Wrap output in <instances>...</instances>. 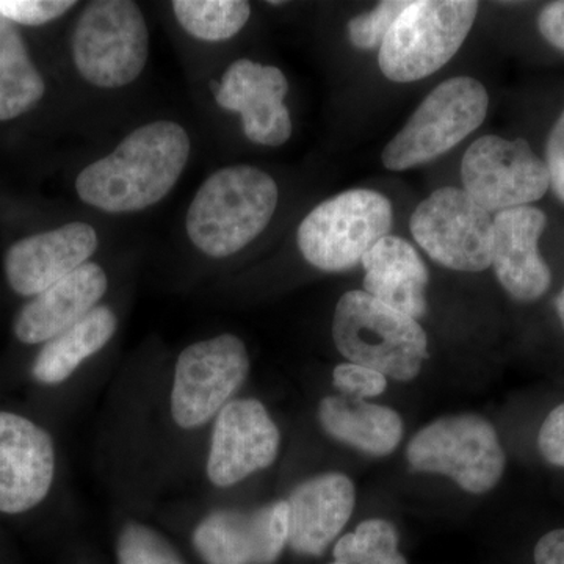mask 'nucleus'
<instances>
[{
    "label": "nucleus",
    "instance_id": "nucleus-1",
    "mask_svg": "<svg viewBox=\"0 0 564 564\" xmlns=\"http://www.w3.org/2000/svg\"><path fill=\"white\" fill-rule=\"evenodd\" d=\"M191 147V137L177 122H148L111 154L82 170L77 195L107 214L148 209L173 191L187 166Z\"/></svg>",
    "mask_w": 564,
    "mask_h": 564
},
{
    "label": "nucleus",
    "instance_id": "nucleus-2",
    "mask_svg": "<svg viewBox=\"0 0 564 564\" xmlns=\"http://www.w3.org/2000/svg\"><path fill=\"white\" fill-rule=\"evenodd\" d=\"M278 199V184L263 170L251 165L218 170L203 182L188 207V239L209 258L237 254L265 231Z\"/></svg>",
    "mask_w": 564,
    "mask_h": 564
},
{
    "label": "nucleus",
    "instance_id": "nucleus-3",
    "mask_svg": "<svg viewBox=\"0 0 564 564\" xmlns=\"http://www.w3.org/2000/svg\"><path fill=\"white\" fill-rule=\"evenodd\" d=\"M333 339L348 362L402 383L417 378L430 356L421 323L364 291L344 293L337 303Z\"/></svg>",
    "mask_w": 564,
    "mask_h": 564
},
{
    "label": "nucleus",
    "instance_id": "nucleus-4",
    "mask_svg": "<svg viewBox=\"0 0 564 564\" xmlns=\"http://www.w3.org/2000/svg\"><path fill=\"white\" fill-rule=\"evenodd\" d=\"M478 7L474 0L408 3L380 46L381 73L397 84L432 76L462 50L477 20Z\"/></svg>",
    "mask_w": 564,
    "mask_h": 564
},
{
    "label": "nucleus",
    "instance_id": "nucleus-5",
    "mask_svg": "<svg viewBox=\"0 0 564 564\" xmlns=\"http://www.w3.org/2000/svg\"><path fill=\"white\" fill-rule=\"evenodd\" d=\"M70 54L82 79L117 90L139 79L150 58V31L131 0H95L74 25Z\"/></svg>",
    "mask_w": 564,
    "mask_h": 564
},
{
    "label": "nucleus",
    "instance_id": "nucleus-6",
    "mask_svg": "<svg viewBox=\"0 0 564 564\" xmlns=\"http://www.w3.org/2000/svg\"><path fill=\"white\" fill-rule=\"evenodd\" d=\"M392 218V204L381 193L364 188L339 193L306 215L296 242L315 269L348 272L389 236Z\"/></svg>",
    "mask_w": 564,
    "mask_h": 564
},
{
    "label": "nucleus",
    "instance_id": "nucleus-7",
    "mask_svg": "<svg viewBox=\"0 0 564 564\" xmlns=\"http://www.w3.org/2000/svg\"><path fill=\"white\" fill-rule=\"evenodd\" d=\"M406 459L415 473L445 475L470 494L491 491L507 467L492 423L470 413L445 415L423 426L408 444Z\"/></svg>",
    "mask_w": 564,
    "mask_h": 564
},
{
    "label": "nucleus",
    "instance_id": "nucleus-8",
    "mask_svg": "<svg viewBox=\"0 0 564 564\" xmlns=\"http://www.w3.org/2000/svg\"><path fill=\"white\" fill-rule=\"evenodd\" d=\"M488 107V91L473 77L443 82L386 144L383 165L403 172L441 158L484 124Z\"/></svg>",
    "mask_w": 564,
    "mask_h": 564
},
{
    "label": "nucleus",
    "instance_id": "nucleus-9",
    "mask_svg": "<svg viewBox=\"0 0 564 564\" xmlns=\"http://www.w3.org/2000/svg\"><path fill=\"white\" fill-rule=\"evenodd\" d=\"M251 361L236 334H220L182 350L174 367L170 411L182 430H198L240 391Z\"/></svg>",
    "mask_w": 564,
    "mask_h": 564
},
{
    "label": "nucleus",
    "instance_id": "nucleus-10",
    "mask_svg": "<svg viewBox=\"0 0 564 564\" xmlns=\"http://www.w3.org/2000/svg\"><path fill=\"white\" fill-rule=\"evenodd\" d=\"M411 234L445 269L485 272L492 262L494 218L462 188L444 187L415 207Z\"/></svg>",
    "mask_w": 564,
    "mask_h": 564
},
{
    "label": "nucleus",
    "instance_id": "nucleus-11",
    "mask_svg": "<svg viewBox=\"0 0 564 564\" xmlns=\"http://www.w3.org/2000/svg\"><path fill=\"white\" fill-rule=\"evenodd\" d=\"M464 192L486 212L530 206L544 198L547 165L525 140L484 135L470 144L462 163Z\"/></svg>",
    "mask_w": 564,
    "mask_h": 564
},
{
    "label": "nucleus",
    "instance_id": "nucleus-12",
    "mask_svg": "<svg viewBox=\"0 0 564 564\" xmlns=\"http://www.w3.org/2000/svg\"><path fill=\"white\" fill-rule=\"evenodd\" d=\"M206 474L217 488H232L278 459L281 432L256 399H234L214 419Z\"/></svg>",
    "mask_w": 564,
    "mask_h": 564
},
{
    "label": "nucleus",
    "instance_id": "nucleus-13",
    "mask_svg": "<svg viewBox=\"0 0 564 564\" xmlns=\"http://www.w3.org/2000/svg\"><path fill=\"white\" fill-rule=\"evenodd\" d=\"M192 540L206 564H273L289 541L288 502L212 511L195 527Z\"/></svg>",
    "mask_w": 564,
    "mask_h": 564
},
{
    "label": "nucleus",
    "instance_id": "nucleus-14",
    "mask_svg": "<svg viewBox=\"0 0 564 564\" xmlns=\"http://www.w3.org/2000/svg\"><path fill=\"white\" fill-rule=\"evenodd\" d=\"M57 456L52 436L24 415L0 411V513H28L50 494Z\"/></svg>",
    "mask_w": 564,
    "mask_h": 564
},
{
    "label": "nucleus",
    "instance_id": "nucleus-15",
    "mask_svg": "<svg viewBox=\"0 0 564 564\" xmlns=\"http://www.w3.org/2000/svg\"><path fill=\"white\" fill-rule=\"evenodd\" d=\"M214 88L218 106L242 117L245 135L252 143L281 147L291 139V113L284 104L289 82L276 66L240 58Z\"/></svg>",
    "mask_w": 564,
    "mask_h": 564
},
{
    "label": "nucleus",
    "instance_id": "nucleus-16",
    "mask_svg": "<svg viewBox=\"0 0 564 564\" xmlns=\"http://www.w3.org/2000/svg\"><path fill=\"white\" fill-rule=\"evenodd\" d=\"M98 243V232L84 221L25 237L7 251V281L20 295L36 296L90 262Z\"/></svg>",
    "mask_w": 564,
    "mask_h": 564
},
{
    "label": "nucleus",
    "instance_id": "nucleus-17",
    "mask_svg": "<svg viewBox=\"0 0 564 564\" xmlns=\"http://www.w3.org/2000/svg\"><path fill=\"white\" fill-rule=\"evenodd\" d=\"M547 218L533 206L499 212L494 218V272L505 291L521 303L540 300L552 284V273L540 252Z\"/></svg>",
    "mask_w": 564,
    "mask_h": 564
},
{
    "label": "nucleus",
    "instance_id": "nucleus-18",
    "mask_svg": "<svg viewBox=\"0 0 564 564\" xmlns=\"http://www.w3.org/2000/svg\"><path fill=\"white\" fill-rule=\"evenodd\" d=\"M285 502L289 547L300 555L321 556L350 521L356 489L345 474H321L296 486Z\"/></svg>",
    "mask_w": 564,
    "mask_h": 564
},
{
    "label": "nucleus",
    "instance_id": "nucleus-19",
    "mask_svg": "<svg viewBox=\"0 0 564 564\" xmlns=\"http://www.w3.org/2000/svg\"><path fill=\"white\" fill-rule=\"evenodd\" d=\"M107 289L109 278L102 267L85 263L21 307L13 323L14 336L22 344H46L98 307Z\"/></svg>",
    "mask_w": 564,
    "mask_h": 564
},
{
    "label": "nucleus",
    "instance_id": "nucleus-20",
    "mask_svg": "<svg viewBox=\"0 0 564 564\" xmlns=\"http://www.w3.org/2000/svg\"><path fill=\"white\" fill-rule=\"evenodd\" d=\"M362 265L364 292L415 321L426 314L430 273L413 245L389 234L364 256Z\"/></svg>",
    "mask_w": 564,
    "mask_h": 564
},
{
    "label": "nucleus",
    "instance_id": "nucleus-21",
    "mask_svg": "<svg viewBox=\"0 0 564 564\" xmlns=\"http://www.w3.org/2000/svg\"><path fill=\"white\" fill-rule=\"evenodd\" d=\"M317 415L334 441L377 458L393 454L403 440L402 415L383 404L340 393L322 399Z\"/></svg>",
    "mask_w": 564,
    "mask_h": 564
},
{
    "label": "nucleus",
    "instance_id": "nucleus-22",
    "mask_svg": "<svg viewBox=\"0 0 564 564\" xmlns=\"http://www.w3.org/2000/svg\"><path fill=\"white\" fill-rule=\"evenodd\" d=\"M117 328V314L99 304L76 325L41 347L33 361L32 377L41 384H62L113 339Z\"/></svg>",
    "mask_w": 564,
    "mask_h": 564
},
{
    "label": "nucleus",
    "instance_id": "nucleus-23",
    "mask_svg": "<svg viewBox=\"0 0 564 564\" xmlns=\"http://www.w3.org/2000/svg\"><path fill=\"white\" fill-rule=\"evenodd\" d=\"M46 84L25 41L9 21L0 22V121L28 113L43 99Z\"/></svg>",
    "mask_w": 564,
    "mask_h": 564
},
{
    "label": "nucleus",
    "instance_id": "nucleus-24",
    "mask_svg": "<svg viewBox=\"0 0 564 564\" xmlns=\"http://www.w3.org/2000/svg\"><path fill=\"white\" fill-rule=\"evenodd\" d=\"M172 7L188 35L209 43L231 40L251 17V6L245 0H176Z\"/></svg>",
    "mask_w": 564,
    "mask_h": 564
},
{
    "label": "nucleus",
    "instance_id": "nucleus-25",
    "mask_svg": "<svg viewBox=\"0 0 564 564\" xmlns=\"http://www.w3.org/2000/svg\"><path fill=\"white\" fill-rule=\"evenodd\" d=\"M399 544V532L391 522L367 519L339 538L328 564H408Z\"/></svg>",
    "mask_w": 564,
    "mask_h": 564
},
{
    "label": "nucleus",
    "instance_id": "nucleus-26",
    "mask_svg": "<svg viewBox=\"0 0 564 564\" xmlns=\"http://www.w3.org/2000/svg\"><path fill=\"white\" fill-rule=\"evenodd\" d=\"M118 564H185L180 552L158 530L128 522L117 541Z\"/></svg>",
    "mask_w": 564,
    "mask_h": 564
},
{
    "label": "nucleus",
    "instance_id": "nucleus-27",
    "mask_svg": "<svg viewBox=\"0 0 564 564\" xmlns=\"http://www.w3.org/2000/svg\"><path fill=\"white\" fill-rule=\"evenodd\" d=\"M408 3L404 0H384L378 3L369 13L359 14L348 21V40L352 46L362 51H372L383 44L389 29L392 28L397 18L406 9Z\"/></svg>",
    "mask_w": 564,
    "mask_h": 564
},
{
    "label": "nucleus",
    "instance_id": "nucleus-28",
    "mask_svg": "<svg viewBox=\"0 0 564 564\" xmlns=\"http://www.w3.org/2000/svg\"><path fill=\"white\" fill-rule=\"evenodd\" d=\"M333 383L343 395L361 400L381 395L388 389V378L383 373L355 362L334 367Z\"/></svg>",
    "mask_w": 564,
    "mask_h": 564
},
{
    "label": "nucleus",
    "instance_id": "nucleus-29",
    "mask_svg": "<svg viewBox=\"0 0 564 564\" xmlns=\"http://www.w3.org/2000/svg\"><path fill=\"white\" fill-rule=\"evenodd\" d=\"M76 7L73 0H0V17L21 25H43Z\"/></svg>",
    "mask_w": 564,
    "mask_h": 564
},
{
    "label": "nucleus",
    "instance_id": "nucleus-30",
    "mask_svg": "<svg viewBox=\"0 0 564 564\" xmlns=\"http://www.w3.org/2000/svg\"><path fill=\"white\" fill-rule=\"evenodd\" d=\"M538 448L545 462L564 467V403L555 406L541 425Z\"/></svg>",
    "mask_w": 564,
    "mask_h": 564
},
{
    "label": "nucleus",
    "instance_id": "nucleus-31",
    "mask_svg": "<svg viewBox=\"0 0 564 564\" xmlns=\"http://www.w3.org/2000/svg\"><path fill=\"white\" fill-rule=\"evenodd\" d=\"M544 162L551 177L552 191L564 203V111L549 133Z\"/></svg>",
    "mask_w": 564,
    "mask_h": 564
},
{
    "label": "nucleus",
    "instance_id": "nucleus-32",
    "mask_svg": "<svg viewBox=\"0 0 564 564\" xmlns=\"http://www.w3.org/2000/svg\"><path fill=\"white\" fill-rule=\"evenodd\" d=\"M538 31L549 44L564 52V0L547 3L540 11Z\"/></svg>",
    "mask_w": 564,
    "mask_h": 564
},
{
    "label": "nucleus",
    "instance_id": "nucleus-33",
    "mask_svg": "<svg viewBox=\"0 0 564 564\" xmlns=\"http://www.w3.org/2000/svg\"><path fill=\"white\" fill-rule=\"evenodd\" d=\"M533 556L534 564H564V529L541 536Z\"/></svg>",
    "mask_w": 564,
    "mask_h": 564
},
{
    "label": "nucleus",
    "instance_id": "nucleus-34",
    "mask_svg": "<svg viewBox=\"0 0 564 564\" xmlns=\"http://www.w3.org/2000/svg\"><path fill=\"white\" fill-rule=\"evenodd\" d=\"M556 314H558L560 322H562V326L564 329V288L563 291L558 293V296H556Z\"/></svg>",
    "mask_w": 564,
    "mask_h": 564
}]
</instances>
